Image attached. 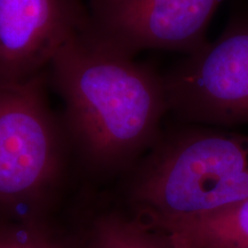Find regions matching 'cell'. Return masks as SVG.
Masks as SVG:
<instances>
[{
    "label": "cell",
    "instance_id": "cell-1",
    "mask_svg": "<svg viewBox=\"0 0 248 248\" xmlns=\"http://www.w3.org/2000/svg\"><path fill=\"white\" fill-rule=\"evenodd\" d=\"M63 102L67 139L99 166H115L151 147L168 114L163 75L105 44L88 30L71 38L47 68Z\"/></svg>",
    "mask_w": 248,
    "mask_h": 248
},
{
    "label": "cell",
    "instance_id": "cell-2",
    "mask_svg": "<svg viewBox=\"0 0 248 248\" xmlns=\"http://www.w3.org/2000/svg\"><path fill=\"white\" fill-rule=\"evenodd\" d=\"M131 197L152 230L248 200V135L194 124L163 129Z\"/></svg>",
    "mask_w": 248,
    "mask_h": 248
},
{
    "label": "cell",
    "instance_id": "cell-3",
    "mask_svg": "<svg viewBox=\"0 0 248 248\" xmlns=\"http://www.w3.org/2000/svg\"><path fill=\"white\" fill-rule=\"evenodd\" d=\"M47 70L0 84V207L36 202L58 179L66 132L49 104Z\"/></svg>",
    "mask_w": 248,
    "mask_h": 248
},
{
    "label": "cell",
    "instance_id": "cell-4",
    "mask_svg": "<svg viewBox=\"0 0 248 248\" xmlns=\"http://www.w3.org/2000/svg\"><path fill=\"white\" fill-rule=\"evenodd\" d=\"M168 114L184 124H248V15H235L221 36L163 75Z\"/></svg>",
    "mask_w": 248,
    "mask_h": 248
},
{
    "label": "cell",
    "instance_id": "cell-5",
    "mask_svg": "<svg viewBox=\"0 0 248 248\" xmlns=\"http://www.w3.org/2000/svg\"><path fill=\"white\" fill-rule=\"evenodd\" d=\"M222 0H86L88 31L135 57L145 49L190 54L208 40L210 21Z\"/></svg>",
    "mask_w": 248,
    "mask_h": 248
},
{
    "label": "cell",
    "instance_id": "cell-6",
    "mask_svg": "<svg viewBox=\"0 0 248 248\" xmlns=\"http://www.w3.org/2000/svg\"><path fill=\"white\" fill-rule=\"evenodd\" d=\"M88 27L86 0H0V84L45 73Z\"/></svg>",
    "mask_w": 248,
    "mask_h": 248
},
{
    "label": "cell",
    "instance_id": "cell-7",
    "mask_svg": "<svg viewBox=\"0 0 248 248\" xmlns=\"http://www.w3.org/2000/svg\"><path fill=\"white\" fill-rule=\"evenodd\" d=\"M153 231L162 234L171 248H248V200Z\"/></svg>",
    "mask_w": 248,
    "mask_h": 248
},
{
    "label": "cell",
    "instance_id": "cell-8",
    "mask_svg": "<svg viewBox=\"0 0 248 248\" xmlns=\"http://www.w3.org/2000/svg\"><path fill=\"white\" fill-rule=\"evenodd\" d=\"M97 248H171L162 234L141 222L107 218L98 224Z\"/></svg>",
    "mask_w": 248,
    "mask_h": 248
},
{
    "label": "cell",
    "instance_id": "cell-9",
    "mask_svg": "<svg viewBox=\"0 0 248 248\" xmlns=\"http://www.w3.org/2000/svg\"><path fill=\"white\" fill-rule=\"evenodd\" d=\"M0 248H49L35 241L21 239L14 235L0 234Z\"/></svg>",
    "mask_w": 248,
    "mask_h": 248
}]
</instances>
